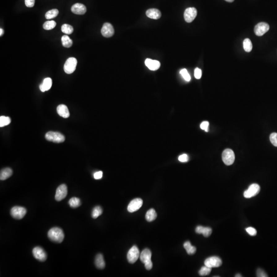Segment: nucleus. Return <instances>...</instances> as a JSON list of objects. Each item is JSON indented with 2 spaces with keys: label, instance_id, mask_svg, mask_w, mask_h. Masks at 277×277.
Masks as SVG:
<instances>
[{
  "label": "nucleus",
  "instance_id": "obj_5",
  "mask_svg": "<svg viewBox=\"0 0 277 277\" xmlns=\"http://www.w3.org/2000/svg\"><path fill=\"white\" fill-rule=\"evenodd\" d=\"M27 210L23 207L15 206L12 207L11 210V216H12L14 219L19 220L22 219L25 216Z\"/></svg>",
  "mask_w": 277,
  "mask_h": 277
},
{
  "label": "nucleus",
  "instance_id": "obj_15",
  "mask_svg": "<svg viewBox=\"0 0 277 277\" xmlns=\"http://www.w3.org/2000/svg\"><path fill=\"white\" fill-rule=\"evenodd\" d=\"M71 11L74 14L82 15L85 14L87 9L84 5L81 3H76L72 5Z\"/></svg>",
  "mask_w": 277,
  "mask_h": 277
},
{
  "label": "nucleus",
  "instance_id": "obj_46",
  "mask_svg": "<svg viewBox=\"0 0 277 277\" xmlns=\"http://www.w3.org/2000/svg\"><path fill=\"white\" fill-rule=\"evenodd\" d=\"M225 1H226L228 2H232L234 1V0H225Z\"/></svg>",
  "mask_w": 277,
  "mask_h": 277
},
{
  "label": "nucleus",
  "instance_id": "obj_36",
  "mask_svg": "<svg viewBox=\"0 0 277 277\" xmlns=\"http://www.w3.org/2000/svg\"><path fill=\"white\" fill-rule=\"evenodd\" d=\"M270 141L273 145L277 147V133L274 132L270 135Z\"/></svg>",
  "mask_w": 277,
  "mask_h": 277
},
{
  "label": "nucleus",
  "instance_id": "obj_41",
  "mask_svg": "<svg viewBox=\"0 0 277 277\" xmlns=\"http://www.w3.org/2000/svg\"><path fill=\"white\" fill-rule=\"evenodd\" d=\"M257 276L258 277H268L266 274L265 273V271L261 270V269H258L257 271Z\"/></svg>",
  "mask_w": 277,
  "mask_h": 277
},
{
  "label": "nucleus",
  "instance_id": "obj_11",
  "mask_svg": "<svg viewBox=\"0 0 277 277\" xmlns=\"http://www.w3.org/2000/svg\"><path fill=\"white\" fill-rule=\"evenodd\" d=\"M197 15V9L194 7H189L185 11L184 17L186 22L191 23L195 19Z\"/></svg>",
  "mask_w": 277,
  "mask_h": 277
},
{
  "label": "nucleus",
  "instance_id": "obj_18",
  "mask_svg": "<svg viewBox=\"0 0 277 277\" xmlns=\"http://www.w3.org/2000/svg\"><path fill=\"white\" fill-rule=\"evenodd\" d=\"M146 15L148 18L152 19H159L161 17V13L160 11L158 9H155V8L148 9L146 12Z\"/></svg>",
  "mask_w": 277,
  "mask_h": 277
},
{
  "label": "nucleus",
  "instance_id": "obj_47",
  "mask_svg": "<svg viewBox=\"0 0 277 277\" xmlns=\"http://www.w3.org/2000/svg\"><path fill=\"white\" fill-rule=\"evenodd\" d=\"M235 277H242V275H240V274H237V275H236Z\"/></svg>",
  "mask_w": 277,
  "mask_h": 277
},
{
  "label": "nucleus",
  "instance_id": "obj_30",
  "mask_svg": "<svg viewBox=\"0 0 277 277\" xmlns=\"http://www.w3.org/2000/svg\"><path fill=\"white\" fill-rule=\"evenodd\" d=\"M102 212H103V210H102V208L100 206H97L95 207L93 209V211H92V217L93 219L97 218L98 217L102 214Z\"/></svg>",
  "mask_w": 277,
  "mask_h": 277
},
{
  "label": "nucleus",
  "instance_id": "obj_37",
  "mask_svg": "<svg viewBox=\"0 0 277 277\" xmlns=\"http://www.w3.org/2000/svg\"><path fill=\"white\" fill-rule=\"evenodd\" d=\"M246 231L249 233V235L252 236H255L257 235L256 229L252 227L247 228L246 229Z\"/></svg>",
  "mask_w": 277,
  "mask_h": 277
},
{
  "label": "nucleus",
  "instance_id": "obj_34",
  "mask_svg": "<svg viewBox=\"0 0 277 277\" xmlns=\"http://www.w3.org/2000/svg\"><path fill=\"white\" fill-rule=\"evenodd\" d=\"M211 268H210L209 267L203 266L201 268V270H200L199 271V274L201 276H205L210 274V273L211 272Z\"/></svg>",
  "mask_w": 277,
  "mask_h": 277
},
{
  "label": "nucleus",
  "instance_id": "obj_33",
  "mask_svg": "<svg viewBox=\"0 0 277 277\" xmlns=\"http://www.w3.org/2000/svg\"><path fill=\"white\" fill-rule=\"evenodd\" d=\"M11 123V119L9 117L1 116L0 117V127L3 128L7 126Z\"/></svg>",
  "mask_w": 277,
  "mask_h": 277
},
{
  "label": "nucleus",
  "instance_id": "obj_17",
  "mask_svg": "<svg viewBox=\"0 0 277 277\" xmlns=\"http://www.w3.org/2000/svg\"><path fill=\"white\" fill-rule=\"evenodd\" d=\"M57 111L58 115L64 118H68L70 116V113L67 107L64 104L58 105L57 107Z\"/></svg>",
  "mask_w": 277,
  "mask_h": 277
},
{
  "label": "nucleus",
  "instance_id": "obj_42",
  "mask_svg": "<svg viewBox=\"0 0 277 277\" xmlns=\"http://www.w3.org/2000/svg\"><path fill=\"white\" fill-rule=\"evenodd\" d=\"M25 3L28 7H32L35 5V0H25Z\"/></svg>",
  "mask_w": 277,
  "mask_h": 277
},
{
  "label": "nucleus",
  "instance_id": "obj_10",
  "mask_svg": "<svg viewBox=\"0 0 277 277\" xmlns=\"http://www.w3.org/2000/svg\"><path fill=\"white\" fill-rule=\"evenodd\" d=\"M270 29V26L267 23L261 22L257 24L254 29V32L257 36H262Z\"/></svg>",
  "mask_w": 277,
  "mask_h": 277
},
{
  "label": "nucleus",
  "instance_id": "obj_20",
  "mask_svg": "<svg viewBox=\"0 0 277 277\" xmlns=\"http://www.w3.org/2000/svg\"><path fill=\"white\" fill-rule=\"evenodd\" d=\"M151 258V252L148 249H144L140 255V260L141 261L145 263L148 261L150 260Z\"/></svg>",
  "mask_w": 277,
  "mask_h": 277
},
{
  "label": "nucleus",
  "instance_id": "obj_9",
  "mask_svg": "<svg viewBox=\"0 0 277 277\" xmlns=\"http://www.w3.org/2000/svg\"><path fill=\"white\" fill-rule=\"evenodd\" d=\"M204 264L205 266L209 267L210 268L219 267L222 264V261L221 259L218 257H211L205 260Z\"/></svg>",
  "mask_w": 277,
  "mask_h": 277
},
{
  "label": "nucleus",
  "instance_id": "obj_45",
  "mask_svg": "<svg viewBox=\"0 0 277 277\" xmlns=\"http://www.w3.org/2000/svg\"><path fill=\"white\" fill-rule=\"evenodd\" d=\"M4 30H3V29H0V36H3V34H4Z\"/></svg>",
  "mask_w": 277,
  "mask_h": 277
},
{
  "label": "nucleus",
  "instance_id": "obj_21",
  "mask_svg": "<svg viewBox=\"0 0 277 277\" xmlns=\"http://www.w3.org/2000/svg\"><path fill=\"white\" fill-rule=\"evenodd\" d=\"M95 265L99 269H103L105 266V263L103 255L99 253L97 255L95 259Z\"/></svg>",
  "mask_w": 277,
  "mask_h": 277
},
{
  "label": "nucleus",
  "instance_id": "obj_25",
  "mask_svg": "<svg viewBox=\"0 0 277 277\" xmlns=\"http://www.w3.org/2000/svg\"><path fill=\"white\" fill-rule=\"evenodd\" d=\"M62 45L66 48H69L72 45V41L67 35H64L61 39Z\"/></svg>",
  "mask_w": 277,
  "mask_h": 277
},
{
  "label": "nucleus",
  "instance_id": "obj_43",
  "mask_svg": "<svg viewBox=\"0 0 277 277\" xmlns=\"http://www.w3.org/2000/svg\"><path fill=\"white\" fill-rule=\"evenodd\" d=\"M102 176H103V172H102V171H97V172H95L94 175H93V177L96 180L100 179L102 178Z\"/></svg>",
  "mask_w": 277,
  "mask_h": 277
},
{
  "label": "nucleus",
  "instance_id": "obj_22",
  "mask_svg": "<svg viewBox=\"0 0 277 277\" xmlns=\"http://www.w3.org/2000/svg\"><path fill=\"white\" fill-rule=\"evenodd\" d=\"M12 169L10 168H5L2 169L0 173V179L1 180H6L12 175Z\"/></svg>",
  "mask_w": 277,
  "mask_h": 277
},
{
  "label": "nucleus",
  "instance_id": "obj_16",
  "mask_svg": "<svg viewBox=\"0 0 277 277\" xmlns=\"http://www.w3.org/2000/svg\"><path fill=\"white\" fill-rule=\"evenodd\" d=\"M145 64L146 66L151 71H157L160 67V62L157 60H151L150 58L146 59Z\"/></svg>",
  "mask_w": 277,
  "mask_h": 277
},
{
  "label": "nucleus",
  "instance_id": "obj_35",
  "mask_svg": "<svg viewBox=\"0 0 277 277\" xmlns=\"http://www.w3.org/2000/svg\"><path fill=\"white\" fill-rule=\"evenodd\" d=\"M180 73L182 75V77L184 79L185 81H187V82L190 81V79H191V77H190V75L188 74V72L186 69H182L181 71H180Z\"/></svg>",
  "mask_w": 277,
  "mask_h": 277
},
{
  "label": "nucleus",
  "instance_id": "obj_13",
  "mask_svg": "<svg viewBox=\"0 0 277 277\" xmlns=\"http://www.w3.org/2000/svg\"><path fill=\"white\" fill-rule=\"evenodd\" d=\"M143 205V200L140 198H136L132 200L128 207V211L130 213H133L137 211L141 208Z\"/></svg>",
  "mask_w": 277,
  "mask_h": 277
},
{
  "label": "nucleus",
  "instance_id": "obj_39",
  "mask_svg": "<svg viewBox=\"0 0 277 277\" xmlns=\"http://www.w3.org/2000/svg\"><path fill=\"white\" fill-rule=\"evenodd\" d=\"M202 76V71L199 68H196L195 70V76L197 79H200Z\"/></svg>",
  "mask_w": 277,
  "mask_h": 277
},
{
  "label": "nucleus",
  "instance_id": "obj_1",
  "mask_svg": "<svg viewBox=\"0 0 277 277\" xmlns=\"http://www.w3.org/2000/svg\"><path fill=\"white\" fill-rule=\"evenodd\" d=\"M50 240L55 243H61L64 239V234L62 229L59 227H53L48 232Z\"/></svg>",
  "mask_w": 277,
  "mask_h": 277
},
{
  "label": "nucleus",
  "instance_id": "obj_23",
  "mask_svg": "<svg viewBox=\"0 0 277 277\" xmlns=\"http://www.w3.org/2000/svg\"><path fill=\"white\" fill-rule=\"evenodd\" d=\"M157 217V214L156 210L154 209H150L148 210L147 213L146 214V220L148 222H152L154 221Z\"/></svg>",
  "mask_w": 277,
  "mask_h": 277
},
{
  "label": "nucleus",
  "instance_id": "obj_3",
  "mask_svg": "<svg viewBox=\"0 0 277 277\" xmlns=\"http://www.w3.org/2000/svg\"><path fill=\"white\" fill-rule=\"evenodd\" d=\"M235 159V155L234 151L231 149H226L222 153V160L226 165H232Z\"/></svg>",
  "mask_w": 277,
  "mask_h": 277
},
{
  "label": "nucleus",
  "instance_id": "obj_38",
  "mask_svg": "<svg viewBox=\"0 0 277 277\" xmlns=\"http://www.w3.org/2000/svg\"><path fill=\"white\" fill-rule=\"evenodd\" d=\"M208 126H209V122L207 121H204L200 125V128L203 130H205V132H207L208 131Z\"/></svg>",
  "mask_w": 277,
  "mask_h": 277
},
{
  "label": "nucleus",
  "instance_id": "obj_27",
  "mask_svg": "<svg viewBox=\"0 0 277 277\" xmlns=\"http://www.w3.org/2000/svg\"><path fill=\"white\" fill-rule=\"evenodd\" d=\"M58 11L57 9H51L49 11L45 14V18L47 19H50L54 18L58 15Z\"/></svg>",
  "mask_w": 277,
  "mask_h": 277
},
{
  "label": "nucleus",
  "instance_id": "obj_44",
  "mask_svg": "<svg viewBox=\"0 0 277 277\" xmlns=\"http://www.w3.org/2000/svg\"><path fill=\"white\" fill-rule=\"evenodd\" d=\"M144 265H145V267L146 269L149 271V270H151L152 267H153V262L150 260L148 261L147 262L145 263Z\"/></svg>",
  "mask_w": 277,
  "mask_h": 277
},
{
  "label": "nucleus",
  "instance_id": "obj_6",
  "mask_svg": "<svg viewBox=\"0 0 277 277\" xmlns=\"http://www.w3.org/2000/svg\"><path fill=\"white\" fill-rule=\"evenodd\" d=\"M260 191V187L257 184H253L249 186V188L244 193V197L246 198H250L258 195Z\"/></svg>",
  "mask_w": 277,
  "mask_h": 277
},
{
  "label": "nucleus",
  "instance_id": "obj_12",
  "mask_svg": "<svg viewBox=\"0 0 277 277\" xmlns=\"http://www.w3.org/2000/svg\"><path fill=\"white\" fill-rule=\"evenodd\" d=\"M32 253L33 256L37 260L44 262L47 259V254L42 247L37 246L33 249Z\"/></svg>",
  "mask_w": 277,
  "mask_h": 277
},
{
  "label": "nucleus",
  "instance_id": "obj_40",
  "mask_svg": "<svg viewBox=\"0 0 277 277\" xmlns=\"http://www.w3.org/2000/svg\"><path fill=\"white\" fill-rule=\"evenodd\" d=\"M179 161L181 162H186L188 161V156L187 154H183L179 157Z\"/></svg>",
  "mask_w": 277,
  "mask_h": 277
},
{
  "label": "nucleus",
  "instance_id": "obj_8",
  "mask_svg": "<svg viewBox=\"0 0 277 277\" xmlns=\"http://www.w3.org/2000/svg\"><path fill=\"white\" fill-rule=\"evenodd\" d=\"M68 193L67 187L65 184H62L57 188L55 193V199L61 201L66 198Z\"/></svg>",
  "mask_w": 277,
  "mask_h": 277
},
{
  "label": "nucleus",
  "instance_id": "obj_28",
  "mask_svg": "<svg viewBox=\"0 0 277 277\" xmlns=\"http://www.w3.org/2000/svg\"><path fill=\"white\" fill-rule=\"evenodd\" d=\"M243 48L245 51L249 53L252 51L253 48V45L250 39H245L243 42Z\"/></svg>",
  "mask_w": 277,
  "mask_h": 277
},
{
  "label": "nucleus",
  "instance_id": "obj_14",
  "mask_svg": "<svg viewBox=\"0 0 277 277\" xmlns=\"http://www.w3.org/2000/svg\"><path fill=\"white\" fill-rule=\"evenodd\" d=\"M114 28L112 25L109 23H105L104 24L102 29L101 33L103 36L105 37H110L114 35Z\"/></svg>",
  "mask_w": 277,
  "mask_h": 277
},
{
  "label": "nucleus",
  "instance_id": "obj_2",
  "mask_svg": "<svg viewBox=\"0 0 277 277\" xmlns=\"http://www.w3.org/2000/svg\"><path fill=\"white\" fill-rule=\"evenodd\" d=\"M47 140L53 142L62 143L65 141V136L58 132H49L45 135Z\"/></svg>",
  "mask_w": 277,
  "mask_h": 277
},
{
  "label": "nucleus",
  "instance_id": "obj_29",
  "mask_svg": "<svg viewBox=\"0 0 277 277\" xmlns=\"http://www.w3.org/2000/svg\"><path fill=\"white\" fill-rule=\"evenodd\" d=\"M69 204L72 208H76L81 205V201L79 198L73 197L69 200Z\"/></svg>",
  "mask_w": 277,
  "mask_h": 277
},
{
  "label": "nucleus",
  "instance_id": "obj_19",
  "mask_svg": "<svg viewBox=\"0 0 277 277\" xmlns=\"http://www.w3.org/2000/svg\"><path fill=\"white\" fill-rule=\"evenodd\" d=\"M196 232L198 234H202L205 237H208L212 233V229L208 227L198 226L196 228Z\"/></svg>",
  "mask_w": 277,
  "mask_h": 277
},
{
  "label": "nucleus",
  "instance_id": "obj_4",
  "mask_svg": "<svg viewBox=\"0 0 277 277\" xmlns=\"http://www.w3.org/2000/svg\"><path fill=\"white\" fill-rule=\"evenodd\" d=\"M77 65V60L73 57L69 58L66 60L64 66V70L66 74H71L76 70Z\"/></svg>",
  "mask_w": 277,
  "mask_h": 277
},
{
  "label": "nucleus",
  "instance_id": "obj_24",
  "mask_svg": "<svg viewBox=\"0 0 277 277\" xmlns=\"http://www.w3.org/2000/svg\"><path fill=\"white\" fill-rule=\"evenodd\" d=\"M184 247L188 255H193L196 252V248L195 246H192L189 241H186L184 243Z\"/></svg>",
  "mask_w": 277,
  "mask_h": 277
},
{
  "label": "nucleus",
  "instance_id": "obj_32",
  "mask_svg": "<svg viewBox=\"0 0 277 277\" xmlns=\"http://www.w3.org/2000/svg\"><path fill=\"white\" fill-rule=\"evenodd\" d=\"M57 24L54 21H48L45 22L43 24V28L45 30H49L53 29L55 27Z\"/></svg>",
  "mask_w": 277,
  "mask_h": 277
},
{
  "label": "nucleus",
  "instance_id": "obj_31",
  "mask_svg": "<svg viewBox=\"0 0 277 277\" xmlns=\"http://www.w3.org/2000/svg\"><path fill=\"white\" fill-rule=\"evenodd\" d=\"M52 84H53L52 80L51 78H45V79L44 80L43 83H42L45 91H48L50 90L52 86Z\"/></svg>",
  "mask_w": 277,
  "mask_h": 277
},
{
  "label": "nucleus",
  "instance_id": "obj_7",
  "mask_svg": "<svg viewBox=\"0 0 277 277\" xmlns=\"http://www.w3.org/2000/svg\"><path fill=\"white\" fill-rule=\"evenodd\" d=\"M139 256L140 252L138 247L136 246H133L128 252L127 256L128 261L130 263H134L137 261Z\"/></svg>",
  "mask_w": 277,
  "mask_h": 277
},
{
  "label": "nucleus",
  "instance_id": "obj_26",
  "mask_svg": "<svg viewBox=\"0 0 277 277\" xmlns=\"http://www.w3.org/2000/svg\"><path fill=\"white\" fill-rule=\"evenodd\" d=\"M62 32L66 35H71L74 32V28L68 24H64L62 26Z\"/></svg>",
  "mask_w": 277,
  "mask_h": 277
}]
</instances>
